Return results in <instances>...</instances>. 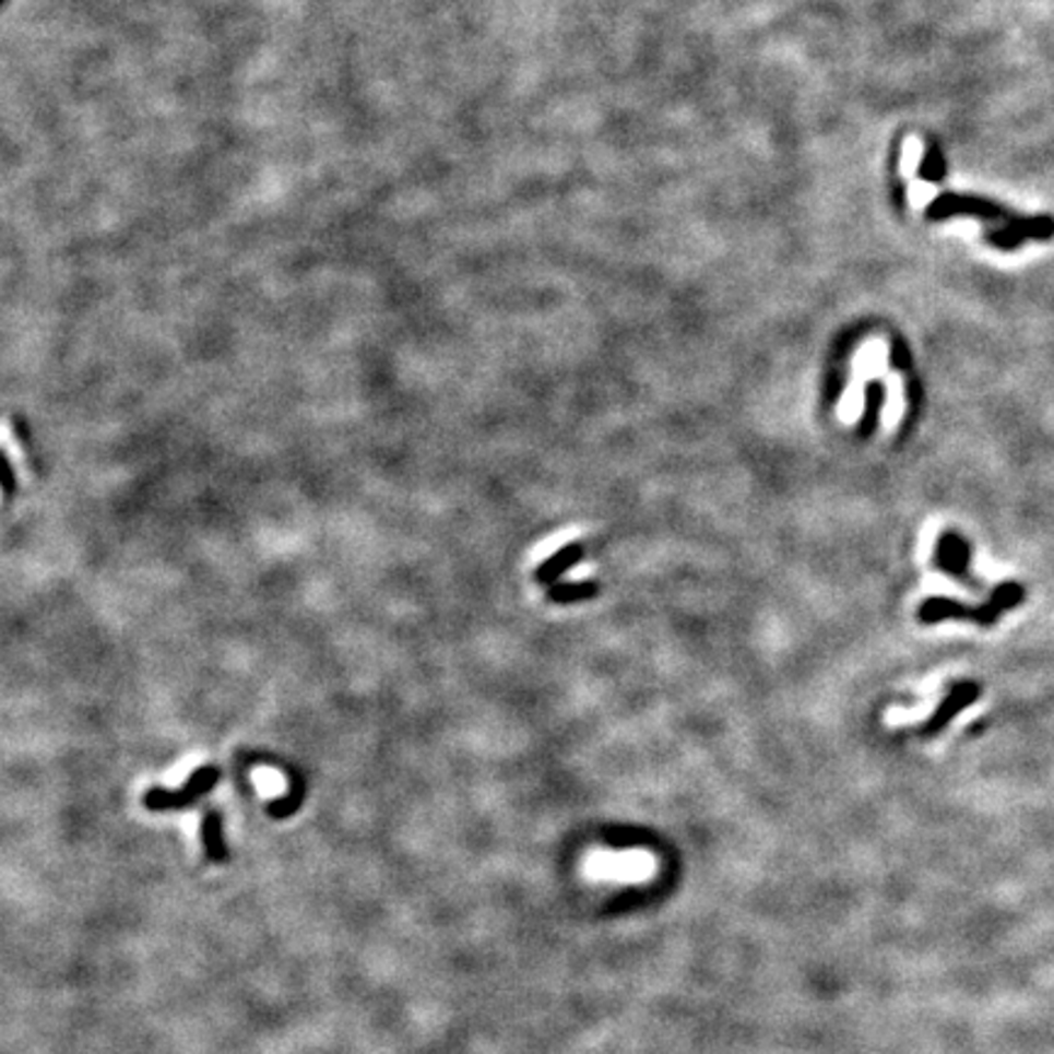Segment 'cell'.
Masks as SVG:
<instances>
[{"label": "cell", "instance_id": "6da1fadb", "mask_svg": "<svg viewBox=\"0 0 1054 1054\" xmlns=\"http://www.w3.org/2000/svg\"><path fill=\"white\" fill-rule=\"evenodd\" d=\"M223 771L215 765L198 767L193 774L186 779V784L176 791L169 789H150L144 793V808L152 813H164V810H183L191 808L193 803L205 798L217 784H221Z\"/></svg>", "mask_w": 1054, "mask_h": 1054}, {"label": "cell", "instance_id": "7a4b0ae2", "mask_svg": "<svg viewBox=\"0 0 1054 1054\" xmlns=\"http://www.w3.org/2000/svg\"><path fill=\"white\" fill-rule=\"evenodd\" d=\"M927 221H947L952 215H972L981 217V221H1004L1008 223L1014 213H1008L1004 205H998L994 201H986L981 196H967V193H943L937 196L935 201L927 205Z\"/></svg>", "mask_w": 1054, "mask_h": 1054}, {"label": "cell", "instance_id": "3957f363", "mask_svg": "<svg viewBox=\"0 0 1054 1054\" xmlns=\"http://www.w3.org/2000/svg\"><path fill=\"white\" fill-rule=\"evenodd\" d=\"M981 696V686L974 684V682H964V684H957L949 688V694L945 696V701L937 706V711L931 715V720L923 725L921 730V735L923 737H935V735H940L943 730L952 723V720L967 711L969 706H972L976 698Z\"/></svg>", "mask_w": 1054, "mask_h": 1054}, {"label": "cell", "instance_id": "277c9868", "mask_svg": "<svg viewBox=\"0 0 1054 1054\" xmlns=\"http://www.w3.org/2000/svg\"><path fill=\"white\" fill-rule=\"evenodd\" d=\"M969 559H972V547L969 542L957 535V532H943L935 545V565L940 571L949 573L952 579L974 583L969 577Z\"/></svg>", "mask_w": 1054, "mask_h": 1054}, {"label": "cell", "instance_id": "5b68a950", "mask_svg": "<svg viewBox=\"0 0 1054 1054\" xmlns=\"http://www.w3.org/2000/svg\"><path fill=\"white\" fill-rule=\"evenodd\" d=\"M1022 599H1026V589H1022L1020 583L1008 581V583H1004V587H998V591H994V596H991L984 605L974 608L972 620L979 623V625H984V628H988V625H996L1000 615H1004L1010 608H1016V605H1020Z\"/></svg>", "mask_w": 1054, "mask_h": 1054}, {"label": "cell", "instance_id": "8992f818", "mask_svg": "<svg viewBox=\"0 0 1054 1054\" xmlns=\"http://www.w3.org/2000/svg\"><path fill=\"white\" fill-rule=\"evenodd\" d=\"M201 838H203V850L208 862L213 864H225L229 860V850L225 844L223 834V813L221 810H208L201 822Z\"/></svg>", "mask_w": 1054, "mask_h": 1054}, {"label": "cell", "instance_id": "52a82bcc", "mask_svg": "<svg viewBox=\"0 0 1054 1054\" xmlns=\"http://www.w3.org/2000/svg\"><path fill=\"white\" fill-rule=\"evenodd\" d=\"M583 557V547L579 545V542H571V545H565L559 552H555L549 559L542 561V565L537 567L535 571V579L540 583H545V587H552L561 573H567L569 569H573L581 561Z\"/></svg>", "mask_w": 1054, "mask_h": 1054}, {"label": "cell", "instance_id": "ba28073f", "mask_svg": "<svg viewBox=\"0 0 1054 1054\" xmlns=\"http://www.w3.org/2000/svg\"><path fill=\"white\" fill-rule=\"evenodd\" d=\"M972 615H974V608H969V605L952 601V599H943V596L927 599V601H923L921 608H917V620L925 623V625L940 623V620H947V618H959V620L969 618V620H972Z\"/></svg>", "mask_w": 1054, "mask_h": 1054}, {"label": "cell", "instance_id": "9c48e42d", "mask_svg": "<svg viewBox=\"0 0 1054 1054\" xmlns=\"http://www.w3.org/2000/svg\"><path fill=\"white\" fill-rule=\"evenodd\" d=\"M884 401H886V386H884L881 381H869V383H866V391H864V413H862L860 425H857L860 437H872L876 427H879V417H881Z\"/></svg>", "mask_w": 1054, "mask_h": 1054}, {"label": "cell", "instance_id": "30bf717a", "mask_svg": "<svg viewBox=\"0 0 1054 1054\" xmlns=\"http://www.w3.org/2000/svg\"><path fill=\"white\" fill-rule=\"evenodd\" d=\"M599 593L596 581H573V583H552L547 589V599L552 603H577L589 601Z\"/></svg>", "mask_w": 1054, "mask_h": 1054}, {"label": "cell", "instance_id": "8fae6325", "mask_svg": "<svg viewBox=\"0 0 1054 1054\" xmlns=\"http://www.w3.org/2000/svg\"><path fill=\"white\" fill-rule=\"evenodd\" d=\"M1008 227H1014L1016 233H1020L1026 239H1052L1054 237V221L1050 215H1035V217H1018L1014 215L1006 223Z\"/></svg>", "mask_w": 1054, "mask_h": 1054}, {"label": "cell", "instance_id": "7c38bea8", "mask_svg": "<svg viewBox=\"0 0 1054 1054\" xmlns=\"http://www.w3.org/2000/svg\"><path fill=\"white\" fill-rule=\"evenodd\" d=\"M917 176H921V179L927 181V183H943L945 181L947 162H945L940 147H935V144H933V147H927L923 162H921V169H917Z\"/></svg>", "mask_w": 1054, "mask_h": 1054}, {"label": "cell", "instance_id": "4fadbf2b", "mask_svg": "<svg viewBox=\"0 0 1054 1054\" xmlns=\"http://www.w3.org/2000/svg\"><path fill=\"white\" fill-rule=\"evenodd\" d=\"M984 235H986V242L991 247L1006 249V252H1010V249H1018L1022 242H1026V237L1016 233V229L1008 227V225H1004L1000 229H986Z\"/></svg>", "mask_w": 1054, "mask_h": 1054}, {"label": "cell", "instance_id": "5bb4252c", "mask_svg": "<svg viewBox=\"0 0 1054 1054\" xmlns=\"http://www.w3.org/2000/svg\"><path fill=\"white\" fill-rule=\"evenodd\" d=\"M0 488H3L5 496L15 494V472L8 462V454L0 450Z\"/></svg>", "mask_w": 1054, "mask_h": 1054}, {"label": "cell", "instance_id": "9a60e30c", "mask_svg": "<svg viewBox=\"0 0 1054 1054\" xmlns=\"http://www.w3.org/2000/svg\"><path fill=\"white\" fill-rule=\"evenodd\" d=\"M891 367L899 369V371L911 369V354H908L905 344L901 340H893V344H891Z\"/></svg>", "mask_w": 1054, "mask_h": 1054}]
</instances>
